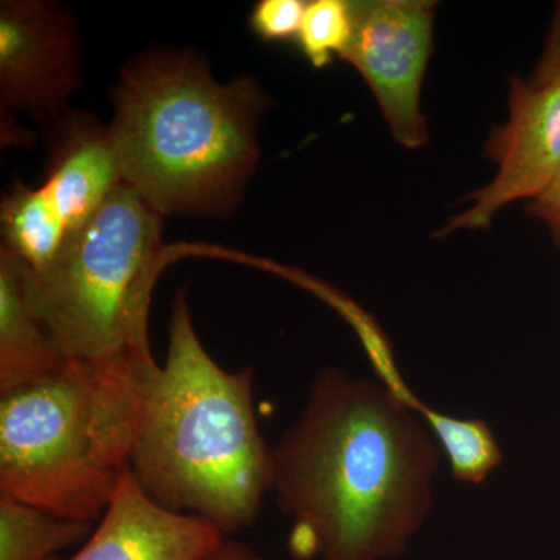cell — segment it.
<instances>
[{"label": "cell", "instance_id": "cell-6", "mask_svg": "<svg viewBox=\"0 0 560 560\" xmlns=\"http://www.w3.org/2000/svg\"><path fill=\"white\" fill-rule=\"evenodd\" d=\"M436 5L430 0L352 2V38L341 57L366 81L390 135L408 150L429 142L420 97L433 54Z\"/></svg>", "mask_w": 560, "mask_h": 560}, {"label": "cell", "instance_id": "cell-3", "mask_svg": "<svg viewBox=\"0 0 560 560\" xmlns=\"http://www.w3.org/2000/svg\"><path fill=\"white\" fill-rule=\"evenodd\" d=\"M127 467L151 500L224 537L253 526L272 492V447L254 407V371L223 370L209 355L184 291L172 304L167 359Z\"/></svg>", "mask_w": 560, "mask_h": 560}, {"label": "cell", "instance_id": "cell-2", "mask_svg": "<svg viewBox=\"0 0 560 560\" xmlns=\"http://www.w3.org/2000/svg\"><path fill=\"white\" fill-rule=\"evenodd\" d=\"M162 220L121 184L40 270L28 267L32 311L91 400L92 436L103 466L121 471L162 366L151 355L149 315L168 259Z\"/></svg>", "mask_w": 560, "mask_h": 560}, {"label": "cell", "instance_id": "cell-9", "mask_svg": "<svg viewBox=\"0 0 560 560\" xmlns=\"http://www.w3.org/2000/svg\"><path fill=\"white\" fill-rule=\"evenodd\" d=\"M224 539L210 523L151 500L127 467L108 510L80 551L50 560H197Z\"/></svg>", "mask_w": 560, "mask_h": 560}, {"label": "cell", "instance_id": "cell-12", "mask_svg": "<svg viewBox=\"0 0 560 560\" xmlns=\"http://www.w3.org/2000/svg\"><path fill=\"white\" fill-rule=\"evenodd\" d=\"M3 245L32 270L49 265L68 241L69 230L43 187L16 183L0 209Z\"/></svg>", "mask_w": 560, "mask_h": 560}, {"label": "cell", "instance_id": "cell-16", "mask_svg": "<svg viewBox=\"0 0 560 560\" xmlns=\"http://www.w3.org/2000/svg\"><path fill=\"white\" fill-rule=\"evenodd\" d=\"M305 7L302 0H261L250 13V31L268 43L298 39Z\"/></svg>", "mask_w": 560, "mask_h": 560}, {"label": "cell", "instance_id": "cell-19", "mask_svg": "<svg viewBox=\"0 0 560 560\" xmlns=\"http://www.w3.org/2000/svg\"><path fill=\"white\" fill-rule=\"evenodd\" d=\"M197 560H267L257 555L256 551L250 550L248 545L238 540L221 541L219 547L213 548L212 551L206 552L205 556Z\"/></svg>", "mask_w": 560, "mask_h": 560}, {"label": "cell", "instance_id": "cell-14", "mask_svg": "<svg viewBox=\"0 0 560 560\" xmlns=\"http://www.w3.org/2000/svg\"><path fill=\"white\" fill-rule=\"evenodd\" d=\"M419 415L447 456L456 481L480 486L503 463V452L485 420L455 418L427 405Z\"/></svg>", "mask_w": 560, "mask_h": 560}, {"label": "cell", "instance_id": "cell-17", "mask_svg": "<svg viewBox=\"0 0 560 560\" xmlns=\"http://www.w3.org/2000/svg\"><path fill=\"white\" fill-rule=\"evenodd\" d=\"M526 212L547 226L552 242L560 248V171L550 186L528 202Z\"/></svg>", "mask_w": 560, "mask_h": 560}, {"label": "cell", "instance_id": "cell-5", "mask_svg": "<svg viewBox=\"0 0 560 560\" xmlns=\"http://www.w3.org/2000/svg\"><path fill=\"white\" fill-rule=\"evenodd\" d=\"M120 474L97 458L90 394L75 371L0 394V495L94 523Z\"/></svg>", "mask_w": 560, "mask_h": 560}, {"label": "cell", "instance_id": "cell-13", "mask_svg": "<svg viewBox=\"0 0 560 560\" xmlns=\"http://www.w3.org/2000/svg\"><path fill=\"white\" fill-rule=\"evenodd\" d=\"M92 523L58 517L0 495V560H50L90 539Z\"/></svg>", "mask_w": 560, "mask_h": 560}, {"label": "cell", "instance_id": "cell-15", "mask_svg": "<svg viewBox=\"0 0 560 560\" xmlns=\"http://www.w3.org/2000/svg\"><path fill=\"white\" fill-rule=\"evenodd\" d=\"M352 32V2L313 0L305 7L298 44L313 68L323 69L345 55Z\"/></svg>", "mask_w": 560, "mask_h": 560}, {"label": "cell", "instance_id": "cell-4", "mask_svg": "<svg viewBox=\"0 0 560 560\" xmlns=\"http://www.w3.org/2000/svg\"><path fill=\"white\" fill-rule=\"evenodd\" d=\"M109 132L124 183L162 217H230L259 164L267 95L250 77L219 83L194 50L120 70Z\"/></svg>", "mask_w": 560, "mask_h": 560}, {"label": "cell", "instance_id": "cell-10", "mask_svg": "<svg viewBox=\"0 0 560 560\" xmlns=\"http://www.w3.org/2000/svg\"><path fill=\"white\" fill-rule=\"evenodd\" d=\"M50 151L43 189L68 224L83 228L124 184L109 127L84 114L65 113L50 120Z\"/></svg>", "mask_w": 560, "mask_h": 560}, {"label": "cell", "instance_id": "cell-11", "mask_svg": "<svg viewBox=\"0 0 560 560\" xmlns=\"http://www.w3.org/2000/svg\"><path fill=\"white\" fill-rule=\"evenodd\" d=\"M28 265L0 248V394L57 377L68 363L32 311Z\"/></svg>", "mask_w": 560, "mask_h": 560}, {"label": "cell", "instance_id": "cell-1", "mask_svg": "<svg viewBox=\"0 0 560 560\" xmlns=\"http://www.w3.org/2000/svg\"><path fill=\"white\" fill-rule=\"evenodd\" d=\"M441 447L381 382L316 372L300 418L272 445V493L300 560H390L433 503Z\"/></svg>", "mask_w": 560, "mask_h": 560}, {"label": "cell", "instance_id": "cell-8", "mask_svg": "<svg viewBox=\"0 0 560 560\" xmlns=\"http://www.w3.org/2000/svg\"><path fill=\"white\" fill-rule=\"evenodd\" d=\"M75 22L65 7L43 0L0 3V106L51 120L65 113L81 83Z\"/></svg>", "mask_w": 560, "mask_h": 560}, {"label": "cell", "instance_id": "cell-18", "mask_svg": "<svg viewBox=\"0 0 560 560\" xmlns=\"http://www.w3.org/2000/svg\"><path fill=\"white\" fill-rule=\"evenodd\" d=\"M560 79V2L556 3L555 13L550 28H548L547 39H545L544 50H541L536 70H534L530 81L533 83H547V81Z\"/></svg>", "mask_w": 560, "mask_h": 560}, {"label": "cell", "instance_id": "cell-7", "mask_svg": "<svg viewBox=\"0 0 560 560\" xmlns=\"http://www.w3.org/2000/svg\"><path fill=\"white\" fill-rule=\"evenodd\" d=\"M510 119L490 131L485 156L495 162L497 175L463 201L470 202L434 234L482 231L512 202L534 200L560 171V79L533 83L512 77Z\"/></svg>", "mask_w": 560, "mask_h": 560}]
</instances>
